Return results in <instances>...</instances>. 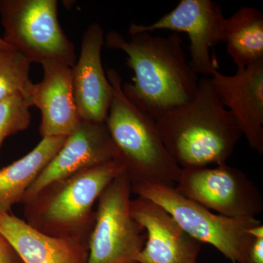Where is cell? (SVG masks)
I'll use <instances>...</instances> for the list:
<instances>
[{"label": "cell", "mask_w": 263, "mask_h": 263, "mask_svg": "<svg viewBox=\"0 0 263 263\" xmlns=\"http://www.w3.org/2000/svg\"><path fill=\"white\" fill-rule=\"evenodd\" d=\"M211 83L221 104L235 118L249 146L263 154V60L233 76L213 71Z\"/></svg>", "instance_id": "cell-12"}, {"label": "cell", "mask_w": 263, "mask_h": 263, "mask_svg": "<svg viewBox=\"0 0 263 263\" xmlns=\"http://www.w3.org/2000/svg\"><path fill=\"white\" fill-rule=\"evenodd\" d=\"M127 39L117 31L109 32L105 44L127 55L134 72L132 84L123 91L138 108L155 120L193 100L198 88L195 73L179 33L169 36L142 32Z\"/></svg>", "instance_id": "cell-1"}, {"label": "cell", "mask_w": 263, "mask_h": 263, "mask_svg": "<svg viewBox=\"0 0 263 263\" xmlns=\"http://www.w3.org/2000/svg\"><path fill=\"white\" fill-rule=\"evenodd\" d=\"M175 188L183 197L232 219H254L263 210L257 186L245 172L227 164L181 168Z\"/></svg>", "instance_id": "cell-8"}, {"label": "cell", "mask_w": 263, "mask_h": 263, "mask_svg": "<svg viewBox=\"0 0 263 263\" xmlns=\"http://www.w3.org/2000/svg\"><path fill=\"white\" fill-rule=\"evenodd\" d=\"M0 263H24L15 249L0 234Z\"/></svg>", "instance_id": "cell-21"}, {"label": "cell", "mask_w": 263, "mask_h": 263, "mask_svg": "<svg viewBox=\"0 0 263 263\" xmlns=\"http://www.w3.org/2000/svg\"><path fill=\"white\" fill-rule=\"evenodd\" d=\"M30 104L22 95L0 101V150L7 138L26 130L31 123Z\"/></svg>", "instance_id": "cell-19"}, {"label": "cell", "mask_w": 263, "mask_h": 263, "mask_svg": "<svg viewBox=\"0 0 263 263\" xmlns=\"http://www.w3.org/2000/svg\"><path fill=\"white\" fill-rule=\"evenodd\" d=\"M31 63L14 49L0 50V101L15 95L28 98Z\"/></svg>", "instance_id": "cell-18"}, {"label": "cell", "mask_w": 263, "mask_h": 263, "mask_svg": "<svg viewBox=\"0 0 263 263\" xmlns=\"http://www.w3.org/2000/svg\"><path fill=\"white\" fill-rule=\"evenodd\" d=\"M132 186L122 172L98 200L86 263H136L144 247V231L131 214Z\"/></svg>", "instance_id": "cell-7"}, {"label": "cell", "mask_w": 263, "mask_h": 263, "mask_svg": "<svg viewBox=\"0 0 263 263\" xmlns=\"http://www.w3.org/2000/svg\"><path fill=\"white\" fill-rule=\"evenodd\" d=\"M0 234L24 263L87 262L89 240L43 234L10 213H0Z\"/></svg>", "instance_id": "cell-15"}, {"label": "cell", "mask_w": 263, "mask_h": 263, "mask_svg": "<svg viewBox=\"0 0 263 263\" xmlns=\"http://www.w3.org/2000/svg\"><path fill=\"white\" fill-rule=\"evenodd\" d=\"M106 75L113 98L105 123L115 147L114 161L122 166L131 186H176L181 168L164 146L157 122L127 98L119 72L110 69Z\"/></svg>", "instance_id": "cell-3"}, {"label": "cell", "mask_w": 263, "mask_h": 263, "mask_svg": "<svg viewBox=\"0 0 263 263\" xmlns=\"http://www.w3.org/2000/svg\"><path fill=\"white\" fill-rule=\"evenodd\" d=\"M0 16L3 39L30 63L75 65V46L59 22L57 0H0Z\"/></svg>", "instance_id": "cell-5"}, {"label": "cell", "mask_w": 263, "mask_h": 263, "mask_svg": "<svg viewBox=\"0 0 263 263\" xmlns=\"http://www.w3.org/2000/svg\"><path fill=\"white\" fill-rule=\"evenodd\" d=\"M43 81L33 84L27 100L41 112L43 138L70 136L81 122L74 100L72 67L55 61L43 62Z\"/></svg>", "instance_id": "cell-14"}, {"label": "cell", "mask_w": 263, "mask_h": 263, "mask_svg": "<svg viewBox=\"0 0 263 263\" xmlns=\"http://www.w3.org/2000/svg\"><path fill=\"white\" fill-rule=\"evenodd\" d=\"M132 193L162 207L186 233L200 243L212 245L233 263H241L254 238L248 230L260 224L254 219H237L214 214L206 208L183 197L175 186L141 183Z\"/></svg>", "instance_id": "cell-6"}, {"label": "cell", "mask_w": 263, "mask_h": 263, "mask_svg": "<svg viewBox=\"0 0 263 263\" xmlns=\"http://www.w3.org/2000/svg\"><path fill=\"white\" fill-rule=\"evenodd\" d=\"M67 137L43 138L29 154L0 170V213L23 202L31 185L60 151Z\"/></svg>", "instance_id": "cell-16"}, {"label": "cell", "mask_w": 263, "mask_h": 263, "mask_svg": "<svg viewBox=\"0 0 263 263\" xmlns=\"http://www.w3.org/2000/svg\"><path fill=\"white\" fill-rule=\"evenodd\" d=\"M226 17L212 0H181L170 13L149 25L132 24L129 34L157 30L185 32L190 40V63L197 75L210 77L216 70L210 49L224 39Z\"/></svg>", "instance_id": "cell-9"}, {"label": "cell", "mask_w": 263, "mask_h": 263, "mask_svg": "<svg viewBox=\"0 0 263 263\" xmlns=\"http://www.w3.org/2000/svg\"><path fill=\"white\" fill-rule=\"evenodd\" d=\"M156 122L164 146L181 168L226 164L243 136L207 77L199 81L193 100Z\"/></svg>", "instance_id": "cell-2"}, {"label": "cell", "mask_w": 263, "mask_h": 263, "mask_svg": "<svg viewBox=\"0 0 263 263\" xmlns=\"http://www.w3.org/2000/svg\"><path fill=\"white\" fill-rule=\"evenodd\" d=\"M122 172V166L112 161L50 183L24 203L26 222L49 236L89 240L95 203Z\"/></svg>", "instance_id": "cell-4"}, {"label": "cell", "mask_w": 263, "mask_h": 263, "mask_svg": "<svg viewBox=\"0 0 263 263\" xmlns=\"http://www.w3.org/2000/svg\"><path fill=\"white\" fill-rule=\"evenodd\" d=\"M130 210L147 235L136 263H197L201 243L186 233L162 207L138 197L131 200Z\"/></svg>", "instance_id": "cell-11"}, {"label": "cell", "mask_w": 263, "mask_h": 263, "mask_svg": "<svg viewBox=\"0 0 263 263\" xmlns=\"http://www.w3.org/2000/svg\"><path fill=\"white\" fill-rule=\"evenodd\" d=\"M103 27L91 24L83 35L80 57L72 67V90L81 120L105 123L113 98V89L104 71Z\"/></svg>", "instance_id": "cell-13"}, {"label": "cell", "mask_w": 263, "mask_h": 263, "mask_svg": "<svg viewBox=\"0 0 263 263\" xmlns=\"http://www.w3.org/2000/svg\"><path fill=\"white\" fill-rule=\"evenodd\" d=\"M241 263H263V238H253L247 249Z\"/></svg>", "instance_id": "cell-20"}, {"label": "cell", "mask_w": 263, "mask_h": 263, "mask_svg": "<svg viewBox=\"0 0 263 263\" xmlns=\"http://www.w3.org/2000/svg\"><path fill=\"white\" fill-rule=\"evenodd\" d=\"M13 49L12 46H10L8 43L5 42L3 38L0 37V50H10Z\"/></svg>", "instance_id": "cell-22"}, {"label": "cell", "mask_w": 263, "mask_h": 263, "mask_svg": "<svg viewBox=\"0 0 263 263\" xmlns=\"http://www.w3.org/2000/svg\"><path fill=\"white\" fill-rule=\"evenodd\" d=\"M115 147L105 123L81 120L75 130L28 189L26 203L50 183L115 160Z\"/></svg>", "instance_id": "cell-10"}, {"label": "cell", "mask_w": 263, "mask_h": 263, "mask_svg": "<svg viewBox=\"0 0 263 263\" xmlns=\"http://www.w3.org/2000/svg\"><path fill=\"white\" fill-rule=\"evenodd\" d=\"M227 51L238 69L263 60V14L260 10L242 7L224 23Z\"/></svg>", "instance_id": "cell-17"}]
</instances>
